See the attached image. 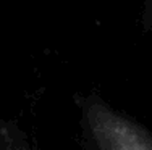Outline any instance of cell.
Masks as SVG:
<instances>
[{"mask_svg":"<svg viewBox=\"0 0 152 150\" xmlns=\"http://www.w3.org/2000/svg\"><path fill=\"white\" fill-rule=\"evenodd\" d=\"M79 150H152V133L96 91L76 92Z\"/></svg>","mask_w":152,"mask_h":150,"instance_id":"1","label":"cell"},{"mask_svg":"<svg viewBox=\"0 0 152 150\" xmlns=\"http://www.w3.org/2000/svg\"><path fill=\"white\" fill-rule=\"evenodd\" d=\"M139 20H141V31L146 36L147 42L151 44V57H152V0H142Z\"/></svg>","mask_w":152,"mask_h":150,"instance_id":"3","label":"cell"},{"mask_svg":"<svg viewBox=\"0 0 152 150\" xmlns=\"http://www.w3.org/2000/svg\"><path fill=\"white\" fill-rule=\"evenodd\" d=\"M0 150H37V147L16 120L0 116Z\"/></svg>","mask_w":152,"mask_h":150,"instance_id":"2","label":"cell"}]
</instances>
